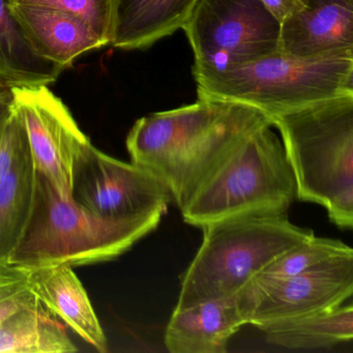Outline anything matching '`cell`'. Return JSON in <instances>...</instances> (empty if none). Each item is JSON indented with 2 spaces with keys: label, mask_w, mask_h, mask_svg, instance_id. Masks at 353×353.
I'll return each instance as SVG.
<instances>
[{
  "label": "cell",
  "mask_w": 353,
  "mask_h": 353,
  "mask_svg": "<svg viewBox=\"0 0 353 353\" xmlns=\"http://www.w3.org/2000/svg\"><path fill=\"white\" fill-rule=\"evenodd\" d=\"M268 121L247 105L198 99L138 119L125 144L131 162L156 175L181 210L239 140Z\"/></svg>",
  "instance_id": "obj_1"
},
{
  "label": "cell",
  "mask_w": 353,
  "mask_h": 353,
  "mask_svg": "<svg viewBox=\"0 0 353 353\" xmlns=\"http://www.w3.org/2000/svg\"><path fill=\"white\" fill-rule=\"evenodd\" d=\"M165 212L157 210L127 218H105L59 193L37 171L32 216L9 262L34 268L110 261L154 231Z\"/></svg>",
  "instance_id": "obj_2"
},
{
  "label": "cell",
  "mask_w": 353,
  "mask_h": 353,
  "mask_svg": "<svg viewBox=\"0 0 353 353\" xmlns=\"http://www.w3.org/2000/svg\"><path fill=\"white\" fill-rule=\"evenodd\" d=\"M296 183V199L323 206L341 229L353 226V94L270 117Z\"/></svg>",
  "instance_id": "obj_3"
},
{
  "label": "cell",
  "mask_w": 353,
  "mask_h": 353,
  "mask_svg": "<svg viewBox=\"0 0 353 353\" xmlns=\"http://www.w3.org/2000/svg\"><path fill=\"white\" fill-rule=\"evenodd\" d=\"M272 121L245 134L181 208L183 221L202 228L230 219L287 214L296 183Z\"/></svg>",
  "instance_id": "obj_4"
},
{
  "label": "cell",
  "mask_w": 353,
  "mask_h": 353,
  "mask_svg": "<svg viewBox=\"0 0 353 353\" xmlns=\"http://www.w3.org/2000/svg\"><path fill=\"white\" fill-rule=\"evenodd\" d=\"M195 81L198 99L247 105L270 119L353 94V51L299 57L278 50Z\"/></svg>",
  "instance_id": "obj_5"
},
{
  "label": "cell",
  "mask_w": 353,
  "mask_h": 353,
  "mask_svg": "<svg viewBox=\"0 0 353 353\" xmlns=\"http://www.w3.org/2000/svg\"><path fill=\"white\" fill-rule=\"evenodd\" d=\"M202 230L201 245L181 276L175 309L234 296L276 256L315 235L291 223L287 214L230 219Z\"/></svg>",
  "instance_id": "obj_6"
},
{
  "label": "cell",
  "mask_w": 353,
  "mask_h": 353,
  "mask_svg": "<svg viewBox=\"0 0 353 353\" xmlns=\"http://www.w3.org/2000/svg\"><path fill=\"white\" fill-rule=\"evenodd\" d=\"M181 30L193 50L194 78L280 49L281 23L260 0H198Z\"/></svg>",
  "instance_id": "obj_7"
},
{
  "label": "cell",
  "mask_w": 353,
  "mask_h": 353,
  "mask_svg": "<svg viewBox=\"0 0 353 353\" xmlns=\"http://www.w3.org/2000/svg\"><path fill=\"white\" fill-rule=\"evenodd\" d=\"M72 199L105 218H127L152 210L167 212L168 188L150 171L108 156L88 142L72 175Z\"/></svg>",
  "instance_id": "obj_8"
},
{
  "label": "cell",
  "mask_w": 353,
  "mask_h": 353,
  "mask_svg": "<svg viewBox=\"0 0 353 353\" xmlns=\"http://www.w3.org/2000/svg\"><path fill=\"white\" fill-rule=\"evenodd\" d=\"M353 294V253L336 256L296 276L236 293L248 323L256 326L342 305Z\"/></svg>",
  "instance_id": "obj_9"
},
{
  "label": "cell",
  "mask_w": 353,
  "mask_h": 353,
  "mask_svg": "<svg viewBox=\"0 0 353 353\" xmlns=\"http://www.w3.org/2000/svg\"><path fill=\"white\" fill-rule=\"evenodd\" d=\"M13 94L37 171L70 196L76 158L90 140L48 86L13 88Z\"/></svg>",
  "instance_id": "obj_10"
},
{
  "label": "cell",
  "mask_w": 353,
  "mask_h": 353,
  "mask_svg": "<svg viewBox=\"0 0 353 353\" xmlns=\"http://www.w3.org/2000/svg\"><path fill=\"white\" fill-rule=\"evenodd\" d=\"M303 9L281 23L280 49L309 57L353 51V0H301Z\"/></svg>",
  "instance_id": "obj_11"
},
{
  "label": "cell",
  "mask_w": 353,
  "mask_h": 353,
  "mask_svg": "<svg viewBox=\"0 0 353 353\" xmlns=\"http://www.w3.org/2000/svg\"><path fill=\"white\" fill-rule=\"evenodd\" d=\"M11 11L34 53L63 71L84 53L106 46L88 23L65 12L16 3Z\"/></svg>",
  "instance_id": "obj_12"
},
{
  "label": "cell",
  "mask_w": 353,
  "mask_h": 353,
  "mask_svg": "<svg viewBox=\"0 0 353 353\" xmlns=\"http://www.w3.org/2000/svg\"><path fill=\"white\" fill-rule=\"evenodd\" d=\"M247 324L236 295L174 309L165 332L171 353H225L231 336Z\"/></svg>",
  "instance_id": "obj_13"
},
{
  "label": "cell",
  "mask_w": 353,
  "mask_h": 353,
  "mask_svg": "<svg viewBox=\"0 0 353 353\" xmlns=\"http://www.w3.org/2000/svg\"><path fill=\"white\" fill-rule=\"evenodd\" d=\"M28 285L38 301L99 352L109 350L106 334L73 268L65 264L28 268Z\"/></svg>",
  "instance_id": "obj_14"
},
{
  "label": "cell",
  "mask_w": 353,
  "mask_h": 353,
  "mask_svg": "<svg viewBox=\"0 0 353 353\" xmlns=\"http://www.w3.org/2000/svg\"><path fill=\"white\" fill-rule=\"evenodd\" d=\"M112 46L143 50L183 28L198 0H117Z\"/></svg>",
  "instance_id": "obj_15"
},
{
  "label": "cell",
  "mask_w": 353,
  "mask_h": 353,
  "mask_svg": "<svg viewBox=\"0 0 353 353\" xmlns=\"http://www.w3.org/2000/svg\"><path fill=\"white\" fill-rule=\"evenodd\" d=\"M37 168L28 136H23L11 166L0 181V265L19 245L34 208Z\"/></svg>",
  "instance_id": "obj_16"
},
{
  "label": "cell",
  "mask_w": 353,
  "mask_h": 353,
  "mask_svg": "<svg viewBox=\"0 0 353 353\" xmlns=\"http://www.w3.org/2000/svg\"><path fill=\"white\" fill-rule=\"evenodd\" d=\"M270 344L287 349L328 348L353 338L351 303L257 326Z\"/></svg>",
  "instance_id": "obj_17"
},
{
  "label": "cell",
  "mask_w": 353,
  "mask_h": 353,
  "mask_svg": "<svg viewBox=\"0 0 353 353\" xmlns=\"http://www.w3.org/2000/svg\"><path fill=\"white\" fill-rule=\"evenodd\" d=\"M63 70L34 53L11 11V0H0V81L12 88L48 86Z\"/></svg>",
  "instance_id": "obj_18"
},
{
  "label": "cell",
  "mask_w": 353,
  "mask_h": 353,
  "mask_svg": "<svg viewBox=\"0 0 353 353\" xmlns=\"http://www.w3.org/2000/svg\"><path fill=\"white\" fill-rule=\"evenodd\" d=\"M78 348L63 324L42 303L0 324V353H70Z\"/></svg>",
  "instance_id": "obj_19"
},
{
  "label": "cell",
  "mask_w": 353,
  "mask_h": 353,
  "mask_svg": "<svg viewBox=\"0 0 353 353\" xmlns=\"http://www.w3.org/2000/svg\"><path fill=\"white\" fill-rule=\"evenodd\" d=\"M351 253H353V250L338 239L314 235L311 239L276 256L243 287L255 288L284 280L289 276H296L326 260Z\"/></svg>",
  "instance_id": "obj_20"
},
{
  "label": "cell",
  "mask_w": 353,
  "mask_h": 353,
  "mask_svg": "<svg viewBox=\"0 0 353 353\" xmlns=\"http://www.w3.org/2000/svg\"><path fill=\"white\" fill-rule=\"evenodd\" d=\"M65 12L88 23L103 42L112 45L117 26V0H11Z\"/></svg>",
  "instance_id": "obj_21"
},
{
  "label": "cell",
  "mask_w": 353,
  "mask_h": 353,
  "mask_svg": "<svg viewBox=\"0 0 353 353\" xmlns=\"http://www.w3.org/2000/svg\"><path fill=\"white\" fill-rule=\"evenodd\" d=\"M28 285V268L17 264L0 265V324L17 312L39 305Z\"/></svg>",
  "instance_id": "obj_22"
},
{
  "label": "cell",
  "mask_w": 353,
  "mask_h": 353,
  "mask_svg": "<svg viewBox=\"0 0 353 353\" xmlns=\"http://www.w3.org/2000/svg\"><path fill=\"white\" fill-rule=\"evenodd\" d=\"M24 135L26 127L23 121L14 106L11 114L0 128V181L11 166L12 161Z\"/></svg>",
  "instance_id": "obj_23"
},
{
  "label": "cell",
  "mask_w": 353,
  "mask_h": 353,
  "mask_svg": "<svg viewBox=\"0 0 353 353\" xmlns=\"http://www.w3.org/2000/svg\"><path fill=\"white\" fill-rule=\"evenodd\" d=\"M260 1L280 23L303 9L301 0H260Z\"/></svg>",
  "instance_id": "obj_24"
},
{
  "label": "cell",
  "mask_w": 353,
  "mask_h": 353,
  "mask_svg": "<svg viewBox=\"0 0 353 353\" xmlns=\"http://www.w3.org/2000/svg\"><path fill=\"white\" fill-rule=\"evenodd\" d=\"M14 109L13 88L0 81V128Z\"/></svg>",
  "instance_id": "obj_25"
}]
</instances>
